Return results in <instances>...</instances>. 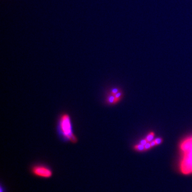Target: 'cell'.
Instances as JSON below:
<instances>
[{
  "mask_svg": "<svg viewBox=\"0 0 192 192\" xmlns=\"http://www.w3.org/2000/svg\"><path fill=\"white\" fill-rule=\"evenodd\" d=\"M148 141H147V140L146 139H142V140H141V141H140V143L139 144H141V145H145L146 144H147Z\"/></svg>",
  "mask_w": 192,
  "mask_h": 192,
  "instance_id": "obj_10",
  "label": "cell"
},
{
  "mask_svg": "<svg viewBox=\"0 0 192 192\" xmlns=\"http://www.w3.org/2000/svg\"><path fill=\"white\" fill-rule=\"evenodd\" d=\"M180 148L182 152L180 171L185 174H192V137L185 139Z\"/></svg>",
  "mask_w": 192,
  "mask_h": 192,
  "instance_id": "obj_2",
  "label": "cell"
},
{
  "mask_svg": "<svg viewBox=\"0 0 192 192\" xmlns=\"http://www.w3.org/2000/svg\"><path fill=\"white\" fill-rule=\"evenodd\" d=\"M154 136H155L154 132H151V133H150L149 134H148L147 137H146V139L147 140L148 142H151V141H153Z\"/></svg>",
  "mask_w": 192,
  "mask_h": 192,
  "instance_id": "obj_5",
  "label": "cell"
},
{
  "mask_svg": "<svg viewBox=\"0 0 192 192\" xmlns=\"http://www.w3.org/2000/svg\"><path fill=\"white\" fill-rule=\"evenodd\" d=\"M152 147L151 146V143L150 142H147V144H146L145 145V151H147L148 150H150L151 149Z\"/></svg>",
  "mask_w": 192,
  "mask_h": 192,
  "instance_id": "obj_8",
  "label": "cell"
},
{
  "mask_svg": "<svg viewBox=\"0 0 192 192\" xmlns=\"http://www.w3.org/2000/svg\"><path fill=\"white\" fill-rule=\"evenodd\" d=\"M0 192H7V188L5 187V185L1 183V187H0Z\"/></svg>",
  "mask_w": 192,
  "mask_h": 192,
  "instance_id": "obj_7",
  "label": "cell"
},
{
  "mask_svg": "<svg viewBox=\"0 0 192 192\" xmlns=\"http://www.w3.org/2000/svg\"><path fill=\"white\" fill-rule=\"evenodd\" d=\"M154 141H155V143L157 144V145H160L162 142L163 140L161 138H157L154 139Z\"/></svg>",
  "mask_w": 192,
  "mask_h": 192,
  "instance_id": "obj_9",
  "label": "cell"
},
{
  "mask_svg": "<svg viewBox=\"0 0 192 192\" xmlns=\"http://www.w3.org/2000/svg\"><path fill=\"white\" fill-rule=\"evenodd\" d=\"M120 102L116 98L115 94H110L108 92H107L105 95V99H104V103L107 105H114L117 103Z\"/></svg>",
  "mask_w": 192,
  "mask_h": 192,
  "instance_id": "obj_4",
  "label": "cell"
},
{
  "mask_svg": "<svg viewBox=\"0 0 192 192\" xmlns=\"http://www.w3.org/2000/svg\"><path fill=\"white\" fill-rule=\"evenodd\" d=\"M56 131L59 138L64 143L76 144L78 138L75 134L71 116L67 112L61 113L57 118Z\"/></svg>",
  "mask_w": 192,
  "mask_h": 192,
  "instance_id": "obj_1",
  "label": "cell"
},
{
  "mask_svg": "<svg viewBox=\"0 0 192 192\" xmlns=\"http://www.w3.org/2000/svg\"><path fill=\"white\" fill-rule=\"evenodd\" d=\"M150 143H151V146H152V147H153L157 145V144H156L154 140V141H151Z\"/></svg>",
  "mask_w": 192,
  "mask_h": 192,
  "instance_id": "obj_11",
  "label": "cell"
},
{
  "mask_svg": "<svg viewBox=\"0 0 192 192\" xmlns=\"http://www.w3.org/2000/svg\"><path fill=\"white\" fill-rule=\"evenodd\" d=\"M29 172L33 176L42 179H50L53 176L52 167L46 163L37 162L32 164L29 167Z\"/></svg>",
  "mask_w": 192,
  "mask_h": 192,
  "instance_id": "obj_3",
  "label": "cell"
},
{
  "mask_svg": "<svg viewBox=\"0 0 192 192\" xmlns=\"http://www.w3.org/2000/svg\"><path fill=\"white\" fill-rule=\"evenodd\" d=\"M134 150H137L138 151H145V146L141 145V144L136 145L134 146Z\"/></svg>",
  "mask_w": 192,
  "mask_h": 192,
  "instance_id": "obj_6",
  "label": "cell"
}]
</instances>
